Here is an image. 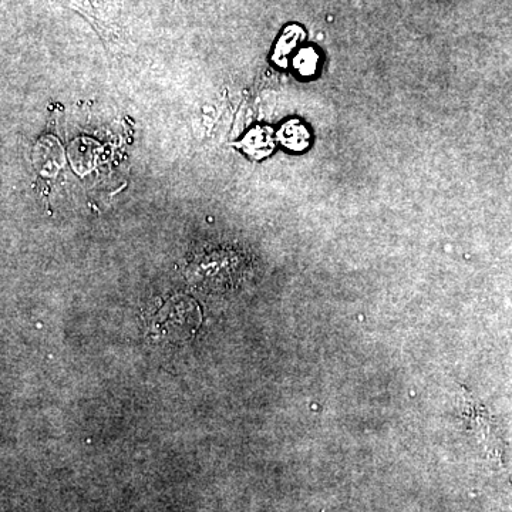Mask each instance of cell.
<instances>
[{"label": "cell", "mask_w": 512, "mask_h": 512, "mask_svg": "<svg viewBox=\"0 0 512 512\" xmlns=\"http://www.w3.org/2000/svg\"><path fill=\"white\" fill-rule=\"evenodd\" d=\"M237 146L255 160H262L274 151L275 143L271 128L255 127Z\"/></svg>", "instance_id": "obj_1"}, {"label": "cell", "mask_w": 512, "mask_h": 512, "mask_svg": "<svg viewBox=\"0 0 512 512\" xmlns=\"http://www.w3.org/2000/svg\"><path fill=\"white\" fill-rule=\"evenodd\" d=\"M278 140L289 150L303 151L309 146L311 134L301 121L293 120L284 124V127L279 130Z\"/></svg>", "instance_id": "obj_2"}, {"label": "cell", "mask_w": 512, "mask_h": 512, "mask_svg": "<svg viewBox=\"0 0 512 512\" xmlns=\"http://www.w3.org/2000/svg\"><path fill=\"white\" fill-rule=\"evenodd\" d=\"M316 62H318V56H316L312 50H305V52H302L298 59H296V69L299 70V73L309 76V74L315 72Z\"/></svg>", "instance_id": "obj_3"}]
</instances>
